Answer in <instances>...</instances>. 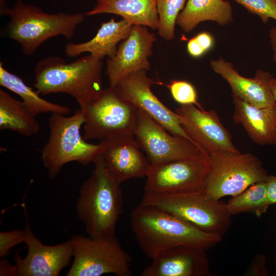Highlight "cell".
<instances>
[{
	"label": "cell",
	"instance_id": "cell-1",
	"mask_svg": "<svg viewBox=\"0 0 276 276\" xmlns=\"http://www.w3.org/2000/svg\"><path fill=\"white\" fill-rule=\"evenodd\" d=\"M131 229L144 255L152 259L177 246L207 250L222 237L203 232L179 217L154 205L141 202L131 212Z\"/></svg>",
	"mask_w": 276,
	"mask_h": 276
},
{
	"label": "cell",
	"instance_id": "cell-2",
	"mask_svg": "<svg viewBox=\"0 0 276 276\" xmlns=\"http://www.w3.org/2000/svg\"><path fill=\"white\" fill-rule=\"evenodd\" d=\"M102 59L88 54L66 62L58 56L39 61L34 68L36 90L41 95L65 93L83 107L102 90Z\"/></svg>",
	"mask_w": 276,
	"mask_h": 276
},
{
	"label": "cell",
	"instance_id": "cell-3",
	"mask_svg": "<svg viewBox=\"0 0 276 276\" xmlns=\"http://www.w3.org/2000/svg\"><path fill=\"white\" fill-rule=\"evenodd\" d=\"M93 163L95 168L80 187L76 207L88 236L101 238L115 235L123 195L121 183L107 171L101 153Z\"/></svg>",
	"mask_w": 276,
	"mask_h": 276
},
{
	"label": "cell",
	"instance_id": "cell-4",
	"mask_svg": "<svg viewBox=\"0 0 276 276\" xmlns=\"http://www.w3.org/2000/svg\"><path fill=\"white\" fill-rule=\"evenodd\" d=\"M6 15L10 19L8 36L20 44L26 56L32 55L42 43L53 37L62 35L71 39L76 28L84 20L82 13H48L22 0H16Z\"/></svg>",
	"mask_w": 276,
	"mask_h": 276
},
{
	"label": "cell",
	"instance_id": "cell-5",
	"mask_svg": "<svg viewBox=\"0 0 276 276\" xmlns=\"http://www.w3.org/2000/svg\"><path fill=\"white\" fill-rule=\"evenodd\" d=\"M84 123L81 108L71 116L51 113L49 119V136L41 154L50 179L56 177L65 164L76 162L86 166L101 153V142L88 143L82 135L81 128Z\"/></svg>",
	"mask_w": 276,
	"mask_h": 276
},
{
	"label": "cell",
	"instance_id": "cell-6",
	"mask_svg": "<svg viewBox=\"0 0 276 276\" xmlns=\"http://www.w3.org/2000/svg\"><path fill=\"white\" fill-rule=\"evenodd\" d=\"M209 157L211 170L203 190L216 200L237 195L254 183L265 181L269 176L261 160L251 153L228 151Z\"/></svg>",
	"mask_w": 276,
	"mask_h": 276
},
{
	"label": "cell",
	"instance_id": "cell-7",
	"mask_svg": "<svg viewBox=\"0 0 276 276\" xmlns=\"http://www.w3.org/2000/svg\"><path fill=\"white\" fill-rule=\"evenodd\" d=\"M142 202L155 205L200 230L223 238L232 223L226 203L209 197L203 190L183 193L143 195Z\"/></svg>",
	"mask_w": 276,
	"mask_h": 276
},
{
	"label": "cell",
	"instance_id": "cell-8",
	"mask_svg": "<svg viewBox=\"0 0 276 276\" xmlns=\"http://www.w3.org/2000/svg\"><path fill=\"white\" fill-rule=\"evenodd\" d=\"M73 261L67 276H131V258L115 235L92 238L75 235L70 239Z\"/></svg>",
	"mask_w": 276,
	"mask_h": 276
},
{
	"label": "cell",
	"instance_id": "cell-9",
	"mask_svg": "<svg viewBox=\"0 0 276 276\" xmlns=\"http://www.w3.org/2000/svg\"><path fill=\"white\" fill-rule=\"evenodd\" d=\"M80 108L84 118L85 140L101 142L114 136L134 135L138 109L121 98L112 87L103 88Z\"/></svg>",
	"mask_w": 276,
	"mask_h": 276
},
{
	"label": "cell",
	"instance_id": "cell-10",
	"mask_svg": "<svg viewBox=\"0 0 276 276\" xmlns=\"http://www.w3.org/2000/svg\"><path fill=\"white\" fill-rule=\"evenodd\" d=\"M211 170L204 151L193 156L159 164H151L144 195L174 194L203 190Z\"/></svg>",
	"mask_w": 276,
	"mask_h": 276
},
{
	"label": "cell",
	"instance_id": "cell-11",
	"mask_svg": "<svg viewBox=\"0 0 276 276\" xmlns=\"http://www.w3.org/2000/svg\"><path fill=\"white\" fill-rule=\"evenodd\" d=\"M147 72L142 70L132 73L112 88L121 98L144 112L168 132L194 144L183 129L179 116L164 105L152 92V85L162 83L149 77Z\"/></svg>",
	"mask_w": 276,
	"mask_h": 276
},
{
	"label": "cell",
	"instance_id": "cell-12",
	"mask_svg": "<svg viewBox=\"0 0 276 276\" xmlns=\"http://www.w3.org/2000/svg\"><path fill=\"white\" fill-rule=\"evenodd\" d=\"M134 136L150 164L190 157L203 151L189 140L171 134L140 110Z\"/></svg>",
	"mask_w": 276,
	"mask_h": 276
},
{
	"label": "cell",
	"instance_id": "cell-13",
	"mask_svg": "<svg viewBox=\"0 0 276 276\" xmlns=\"http://www.w3.org/2000/svg\"><path fill=\"white\" fill-rule=\"evenodd\" d=\"M175 112L180 117L183 129L195 145L209 155L240 151L214 110H205L194 104H186L181 105Z\"/></svg>",
	"mask_w": 276,
	"mask_h": 276
},
{
	"label": "cell",
	"instance_id": "cell-14",
	"mask_svg": "<svg viewBox=\"0 0 276 276\" xmlns=\"http://www.w3.org/2000/svg\"><path fill=\"white\" fill-rule=\"evenodd\" d=\"M156 40L155 34L148 27L133 25L128 37L119 43L115 55L107 59L106 73L110 87H114L132 73L150 69L149 58Z\"/></svg>",
	"mask_w": 276,
	"mask_h": 276
},
{
	"label": "cell",
	"instance_id": "cell-15",
	"mask_svg": "<svg viewBox=\"0 0 276 276\" xmlns=\"http://www.w3.org/2000/svg\"><path fill=\"white\" fill-rule=\"evenodd\" d=\"M28 252L22 258L18 253L14 257L18 276H57L68 266L73 256L70 239L54 245L42 243L33 234L30 226L26 227Z\"/></svg>",
	"mask_w": 276,
	"mask_h": 276
},
{
	"label": "cell",
	"instance_id": "cell-16",
	"mask_svg": "<svg viewBox=\"0 0 276 276\" xmlns=\"http://www.w3.org/2000/svg\"><path fill=\"white\" fill-rule=\"evenodd\" d=\"M100 142L105 167L118 182L146 176L151 164L134 135L114 136Z\"/></svg>",
	"mask_w": 276,
	"mask_h": 276
},
{
	"label": "cell",
	"instance_id": "cell-17",
	"mask_svg": "<svg viewBox=\"0 0 276 276\" xmlns=\"http://www.w3.org/2000/svg\"><path fill=\"white\" fill-rule=\"evenodd\" d=\"M152 259L141 276H210V262L205 250L188 246L164 250Z\"/></svg>",
	"mask_w": 276,
	"mask_h": 276
},
{
	"label": "cell",
	"instance_id": "cell-18",
	"mask_svg": "<svg viewBox=\"0 0 276 276\" xmlns=\"http://www.w3.org/2000/svg\"><path fill=\"white\" fill-rule=\"evenodd\" d=\"M211 68L229 85L232 94L253 105L266 107L276 103L269 85L273 75L268 71L257 70L252 78L240 75L229 61L220 57L210 61Z\"/></svg>",
	"mask_w": 276,
	"mask_h": 276
},
{
	"label": "cell",
	"instance_id": "cell-19",
	"mask_svg": "<svg viewBox=\"0 0 276 276\" xmlns=\"http://www.w3.org/2000/svg\"><path fill=\"white\" fill-rule=\"evenodd\" d=\"M234 106L233 120L241 124L255 144L276 145V103L260 108L231 95Z\"/></svg>",
	"mask_w": 276,
	"mask_h": 276
},
{
	"label": "cell",
	"instance_id": "cell-20",
	"mask_svg": "<svg viewBox=\"0 0 276 276\" xmlns=\"http://www.w3.org/2000/svg\"><path fill=\"white\" fill-rule=\"evenodd\" d=\"M132 26L123 18L117 21L111 19L102 22L93 38L84 42L66 44L65 53L71 57L88 53L101 59L105 56L112 58L117 52L118 44L128 37Z\"/></svg>",
	"mask_w": 276,
	"mask_h": 276
},
{
	"label": "cell",
	"instance_id": "cell-21",
	"mask_svg": "<svg viewBox=\"0 0 276 276\" xmlns=\"http://www.w3.org/2000/svg\"><path fill=\"white\" fill-rule=\"evenodd\" d=\"M119 15L132 25H141L156 30L158 16L156 0H97L86 16L100 14Z\"/></svg>",
	"mask_w": 276,
	"mask_h": 276
},
{
	"label": "cell",
	"instance_id": "cell-22",
	"mask_svg": "<svg viewBox=\"0 0 276 276\" xmlns=\"http://www.w3.org/2000/svg\"><path fill=\"white\" fill-rule=\"evenodd\" d=\"M233 20V9L226 0H187L176 24L183 32L189 33L203 21H212L224 26Z\"/></svg>",
	"mask_w": 276,
	"mask_h": 276
},
{
	"label": "cell",
	"instance_id": "cell-23",
	"mask_svg": "<svg viewBox=\"0 0 276 276\" xmlns=\"http://www.w3.org/2000/svg\"><path fill=\"white\" fill-rule=\"evenodd\" d=\"M40 125L22 101L0 89V129L9 130L25 136L38 132Z\"/></svg>",
	"mask_w": 276,
	"mask_h": 276
},
{
	"label": "cell",
	"instance_id": "cell-24",
	"mask_svg": "<svg viewBox=\"0 0 276 276\" xmlns=\"http://www.w3.org/2000/svg\"><path fill=\"white\" fill-rule=\"evenodd\" d=\"M0 85L19 96L31 112L36 116L44 113L67 114L71 112L69 107L46 100L39 94L25 83L19 76L14 74L0 63Z\"/></svg>",
	"mask_w": 276,
	"mask_h": 276
},
{
	"label": "cell",
	"instance_id": "cell-25",
	"mask_svg": "<svg viewBox=\"0 0 276 276\" xmlns=\"http://www.w3.org/2000/svg\"><path fill=\"white\" fill-rule=\"evenodd\" d=\"M226 205L231 215L251 213L258 217H261L271 205L266 193V182L252 185L240 194L233 196Z\"/></svg>",
	"mask_w": 276,
	"mask_h": 276
},
{
	"label": "cell",
	"instance_id": "cell-26",
	"mask_svg": "<svg viewBox=\"0 0 276 276\" xmlns=\"http://www.w3.org/2000/svg\"><path fill=\"white\" fill-rule=\"evenodd\" d=\"M158 16L157 31L160 37L170 41L175 37V27L178 15L187 0H156Z\"/></svg>",
	"mask_w": 276,
	"mask_h": 276
},
{
	"label": "cell",
	"instance_id": "cell-27",
	"mask_svg": "<svg viewBox=\"0 0 276 276\" xmlns=\"http://www.w3.org/2000/svg\"><path fill=\"white\" fill-rule=\"evenodd\" d=\"M174 100L180 105L194 104L202 108L198 102L196 90L192 84L182 80H173L167 85Z\"/></svg>",
	"mask_w": 276,
	"mask_h": 276
},
{
	"label": "cell",
	"instance_id": "cell-28",
	"mask_svg": "<svg viewBox=\"0 0 276 276\" xmlns=\"http://www.w3.org/2000/svg\"><path fill=\"white\" fill-rule=\"evenodd\" d=\"M249 13L259 17L263 23L276 20V0H234Z\"/></svg>",
	"mask_w": 276,
	"mask_h": 276
},
{
	"label": "cell",
	"instance_id": "cell-29",
	"mask_svg": "<svg viewBox=\"0 0 276 276\" xmlns=\"http://www.w3.org/2000/svg\"><path fill=\"white\" fill-rule=\"evenodd\" d=\"M26 236V228L0 232V257L5 258L9 254L12 247L19 243H25Z\"/></svg>",
	"mask_w": 276,
	"mask_h": 276
},
{
	"label": "cell",
	"instance_id": "cell-30",
	"mask_svg": "<svg viewBox=\"0 0 276 276\" xmlns=\"http://www.w3.org/2000/svg\"><path fill=\"white\" fill-rule=\"evenodd\" d=\"M266 256L264 254H258L252 259L245 275L267 276L268 271L266 268Z\"/></svg>",
	"mask_w": 276,
	"mask_h": 276
},
{
	"label": "cell",
	"instance_id": "cell-31",
	"mask_svg": "<svg viewBox=\"0 0 276 276\" xmlns=\"http://www.w3.org/2000/svg\"><path fill=\"white\" fill-rule=\"evenodd\" d=\"M194 37L205 53L212 49L214 46V38L213 35L208 32H201Z\"/></svg>",
	"mask_w": 276,
	"mask_h": 276
},
{
	"label": "cell",
	"instance_id": "cell-32",
	"mask_svg": "<svg viewBox=\"0 0 276 276\" xmlns=\"http://www.w3.org/2000/svg\"><path fill=\"white\" fill-rule=\"evenodd\" d=\"M266 193L270 205L276 204V176L269 175L265 181Z\"/></svg>",
	"mask_w": 276,
	"mask_h": 276
},
{
	"label": "cell",
	"instance_id": "cell-33",
	"mask_svg": "<svg viewBox=\"0 0 276 276\" xmlns=\"http://www.w3.org/2000/svg\"><path fill=\"white\" fill-rule=\"evenodd\" d=\"M187 48L189 54L194 58L200 57L205 53L194 37L188 40Z\"/></svg>",
	"mask_w": 276,
	"mask_h": 276
},
{
	"label": "cell",
	"instance_id": "cell-34",
	"mask_svg": "<svg viewBox=\"0 0 276 276\" xmlns=\"http://www.w3.org/2000/svg\"><path fill=\"white\" fill-rule=\"evenodd\" d=\"M0 275H17L16 265H12L3 258L0 262Z\"/></svg>",
	"mask_w": 276,
	"mask_h": 276
},
{
	"label": "cell",
	"instance_id": "cell-35",
	"mask_svg": "<svg viewBox=\"0 0 276 276\" xmlns=\"http://www.w3.org/2000/svg\"><path fill=\"white\" fill-rule=\"evenodd\" d=\"M269 38L273 52L272 59L276 67V27H273L270 30Z\"/></svg>",
	"mask_w": 276,
	"mask_h": 276
},
{
	"label": "cell",
	"instance_id": "cell-36",
	"mask_svg": "<svg viewBox=\"0 0 276 276\" xmlns=\"http://www.w3.org/2000/svg\"><path fill=\"white\" fill-rule=\"evenodd\" d=\"M9 8L8 7L6 0H1V14H6L7 11Z\"/></svg>",
	"mask_w": 276,
	"mask_h": 276
},
{
	"label": "cell",
	"instance_id": "cell-37",
	"mask_svg": "<svg viewBox=\"0 0 276 276\" xmlns=\"http://www.w3.org/2000/svg\"><path fill=\"white\" fill-rule=\"evenodd\" d=\"M269 85L276 100V78L272 77L269 81Z\"/></svg>",
	"mask_w": 276,
	"mask_h": 276
},
{
	"label": "cell",
	"instance_id": "cell-38",
	"mask_svg": "<svg viewBox=\"0 0 276 276\" xmlns=\"http://www.w3.org/2000/svg\"><path fill=\"white\" fill-rule=\"evenodd\" d=\"M274 263H275V265H276V259H275V260H274Z\"/></svg>",
	"mask_w": 276,
	"mask_h": 276
}]
</instances>
